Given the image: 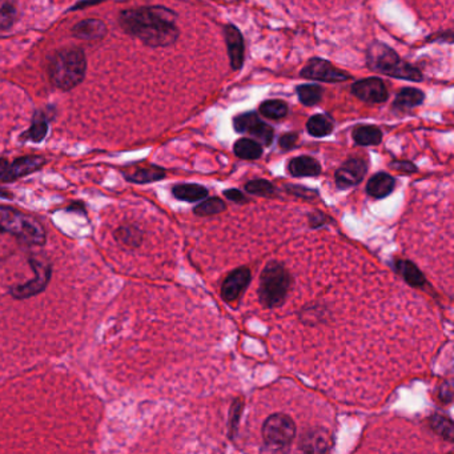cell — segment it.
<instances>
[{
  "instance_id": "37",
  "label": "cell",
  "mask_w": 454,
  "mask_h": 454,
  "mask_svg": "<svg viewBox=\"0 0 454 454\" xmlns=\"http://www.w3.org/2000/svg\"><path fill=\"white\" fill-rule=\"evenodd\" d=\"M297 140H299V135H297V134L289 132V134H286V135H283L280 137V140H279V146H280L281 150L289 151V150H292V148L297 144Z\"/></svg>"
},
{
  "instance_id": "31",
  "label": "cell",
  "mask_w": 454,
  "mask_h": 454,
  "mask_svg": "<svg viewBox=\"0 0 454 454\" xmlns=\"http://www.w3.org/2000/svg\"><path fill=\"white\" fill-rule=\"evenodd\" d=\"M227 209V205L222 199L220 198H211L204 200L195 208V215L198 216H213L220 212H224Z\"/></svg>"
},
{
  "instance_id": "19",
  "label": "cell",
  "mask_w": 454,
  "mask_h": 454,
  "mask_svg": "<svg viewBox=\"0 0 454 454\" xmlns=\"http://www.w3.org/2000/svg\"><path fill=\"white\" fill-rule=\"evenodd\" d=\"M425 101V94L417 89V88H412V87H406L403 88L397 95L396 99L393 101V108L397 111H410L416 107L421 105Z\"/></svg>"
},
{
  "instance_id": "41",
  "label": "cell",
  "mask_w": 454,
  "mask_h": 454,
  "mask_svg": "<svg viewBox=\"0 0 454 454\" xmlns=\"http://www.w3.org/2000/svg\"><path fill=\"white\" fill-rule=\"evenodd\" d=\"M326 222V216L321 212H315L309 216V224L312 228H319L321 225H324Z\"/></svg>"
},
{
  "instance_id": "21",
  "label": "cell",
  "mask_w": 454,
  "mask_h": 454,
  "mask_svg": "<svg viewBox=\"0 0 454 454\" xmlns=\"http://www.w3.org/2000/svg\"><path fill=\"white\" fill-rule=\"evenodd\" d=\"M172 195L182 202H195L208 196V189L199 184H177L172 188Z\"/></svg>"
},
{
  "instance_id": "9",
  "label": "cell",
  "mask_w": 454,
  "mask_h": 454,
  "mask_svg": "<svg viewBox=\"0 0 454 454\" xmlns=\"http://www.w3.org/2000/svg\"><path fill=\"white\" fill-rule=\"evenodd\" d=\"M300 76L311 80H317L324 83H342L351 79V75L335 67L331 62L313 58L302 69Z\"/></svg>"
},
{
  "instance_id": "35",
  "label": "cell",
  "mask_w": 454,
  "mask_h": 454,
  "mask_svg": "<svg viewBox=\"0 0 454 454\" xmlns=\"http://www.w3.org/2000/svg\"><path fill=\"white\" fill-rule=\"evenodd\" d=\"M286 191L290 195L304 198V199H313L315 196H317L316 191H312V189L304 188V186H299V185H286Z\"/></svg>"
},
{
  "instance_id": "28",
  "label": "cell",
  "mask_w": 454,
  "mask_h": 454,
  "mask_svg": "<svg viewBox=\"0 0 454 454\" xmlns=\"http://www.w3.org/2000/svg\"><path fill=\"white\" fill-rule=\"evenodd\" d=\"M296 92L304 105L313 107L322 99L324 88L317 85H302L296 88Z\"/></svg>"
},
{
  "instance_id": "24",
  "label": "cell",
  "mask_w": 454,
  "mask_h": 454,
  "mask_svg": "<svg viewBox=\"0 0 454 454\" xmlns=\"http://www.w3.org/2000/svg\"><path fill=\"white\" fill-rule=\"evenodd\" d=\"M234 151L236 156L243 160H257L263 155V147L259 141L244 137L236 141Z\"/></svg>"
},
{
  "instance_id": "18",
  "label": "cell",
  "mask_w": 454,
  "mask_h": 454,
  "mask_svg": "<svg viewBox=\"0 0 454 454\" xmlns=\"http://www.w3.org/2000/svg\"><path fill=\"white\" fill-rule=\"evenodd\" d=\"M288 168L295 177H312L321 173L319 161L311 156H299L292 159Z\"/></svg>"
},
{
  "instance_id": "8",
  "label": "cell",
  "mask_w": 454,
  "mask_h": 454,
  "mask_svg": "<svg viewBox=\"0 0 454 454\" xmlns=\"http://www.w3.org/2000/svg\"><path fill=\"white\" fill-rule=\"evenodd\" d=\"M46 164L43 156H23L17 157L12 163H8L6 159H0V180L12 182L27 175H31L42 168Z\"/></svg>"
},
{
  "instance_id": "42",
  "label": "cell",
  "mask_w": 454,
  "mask_h": 454,
  "mask_svg": "<svg viewBox=\"0 0 454 454\" xmlns=\"http://www.w3.org/2000/svg\"><path fill=\"white\" fill-rule=\"evenodd\" d=\"M101 1H103V0H88V3L85 1V3H80V4H78V6H75L72 10H76V8H83V7H85V6H91V4H96V3H101Z\"/></svg>"
},
{
  "instance_id": "22",
  "label": "cell",
  "mask_w": 454,
  "mask_h": 454,
  "mask_svg": "<svg viewBox=\"0 0 454 454\" xmlns=\"http://www.w3.org/2000/svg\"><path fill=\"white\" fill-rule=\"evenodd\" d=\"M356 144L368 147L378 146L383 141V131L376 125H358L352 132Z\"/></svg>"
},
{
  "instance_id": "39",
  "label": "cell",
  "mask_w": 454,
  "mask_h": 454,
  "mask_svg": "<svg viewBox=\"0 0 454 454\" xmlns=\"http://www.w3.org/2000/svg\"><path fill=\"white\" fill-rule=\"evenodd\" d=\"M390 167L396 171L404 172V173H416L417 172V167L412 161H406V160L393 161V163H390Z\"/></svg>"
},
{
  "instance_id": "2",
  "label": "cell",
  "mask_w": 454,
  "mask_h": 454,
  "mask_svg": "<svg viewBox=\"0 0 454 454\" xmlns=\"http://www.w3.org/2000/svg\"><path fill=\"white\" fill-rule=\"evenodd\" d=\"M87 72L85 51L67 47L56 51L49 60L47 73L51 85L62 91H71L80 85Z\"/></svg>"
},
{
  "instance_id": "29",
  "label": "cell",
  "mask_w": 454,
  "mask_h": 454,
  "mask_svg": "<svg viewBox=\"0 0 454 454\" xmlns=\"http://www.w3.org/2000/svg\"><path fill=\"white\" fill-rule=\"evenodd\" d=\"M429 424H430V428L439 435L441 437L453 442L454 439V426L453 422L451 419L448 417H444L441 414H433L430 419H429Z\"/></svg>"
},
{
  "instance_id": "36",
  "label": "cell",
  "mask_w": 454,
  "mask_h": 454,
  "mask_svg": "<svg viewBox=\"0 0 454 454\" xmlns=\"http://www.w3.org/2000/svg\"><path fill=\"white\" fill-rule=\"evenodd\" d=\"M324 316H325V311L320 305H315L312 308L304 309V312L302 313V320L304 322H306L308 319L313 317V319H316V322H319L320 320H324Z\"/></svg>"
},
{
  "instance_id": "4",
  "label": "cell",
  "mask_w": 454,
  "mask_h": 454,
  "mask_svg": "<svg viewBox=\"0 0 454 454\" xmlns=\"http://www.w3.org/2000/svg\"><path fill=\"white\" fill-rule=\"evenodd\" d=\"M292 286V276L286 265L270 261L261 273L259 286V300L264 308H277L286 303Z\"/></svg>"
},
{
  "instance_id": "27",
  "label": "cell",
  "mask_w": 454,
  "mask_h": 454,
  "mask_svg": "<svg viewBox=\"0 0 454 454\" xmlns=\"http://www.w3.org/2000/svg\"><path fill=\"white\" fill-rule=\"evenodd\" d=\"M49 121L50 119L47 118L44 112H36L33 119V124L23 135V139H28L34 143H40L49 134Z\"/></svg>"
},
{
  "instance_id": "23",
  "label": "cell",
  "mask_w": 454,
  "mask_h": 454,
  "mask_svg": "<svg viewBox=\"0 0 454 454\" xmlns=\"http://www.w3.org/2000/svg\"><path fill=\"white\" fill-rule=\"evenodd\" d=\"M396 270L397 272L404 277L405 281L409 286H414V288H422L426 284V279L412 261L408 260H399L396 263Z\"/></svg>"
},
{
  "instance_id": "3",
  "label": "cell",
  "mask_w": 454,
  "mask_h": 454,
  "mask_svg": "<svg viewBox=\"0 0 454 454\" xmlns=\"http://www.w3.org/2000/svg\"><path fill=\"white\" fill-rule=\"evenodd\" d=\"M368 67L377 73L387 75L397 79H404L410 82H422L424 76L419 68L413 67L397 55V52L390 49L385 43L374 42L370 44L367 56Z\"/></svg>"
},
{
  "instance_id": "1",
  "label": "cell",
  "mask_w": 454,
  "mask_h": 454,
  "mask_svg": "<svg viewBox=\"0 0 454 454\" xmlns=\"http://www.w3.org/2000/svg\"><path fill=\"white\" fill-rule=\"evenodd\" d=\"M176 14L161 6L124 10L119 14L120 27L150 47H169L179 39Z\"/></svg>"
},
{
  "instance_id": "14",
  "label": "cell",
  "mask_w": 454,
  "mask_h": 454,
  "mask_svg": "<svg viewBox=\"0 0 454 454\" xmlns=\"http://www.w3.org/2000/svg\"><path fill=\"white\" fill-rule=\"evenodd\" d=\"M251 283V270L245 267L231 272L221 286V297L232 303L236 302Z\"/></svg>"
},
{
  "instance_id": "38",
  "label": "cell",
  "mask_w": 454,
  "mask_h": 454,
  "mask_svg": "<svg viewBox=\"0 0 454 454\" xmlns=\"http://www.w3.org/2000/svg\"><path fill=\"white\" fill-rule=\"evenodd\" d=\"M439 399L442 403L449 404L453 400V384L452 381H445L439 389Z\"/></svg>"
},
{
  "instance_id": "15",
  "label": "cell",
  "mask_w": 454,
  "mask_h": 454,
  "mask_svg": "<svg viewBox=\"0 0 454 454\" xmlns=\"http://www.w3.org/2000/svg\"><path fill=\"white\" fill-rule=\"evenodd\" d=\"M224 36L227 43V51L229 56V64L232 69H240L244 64V37L240 30L234 24H227L224 27Z\"/></svg>"
},
{
  "instance_id": "26",
  "label": "cell",
  "mask_w": 454,
  "mask_h": 454,
  "mask_svg": "<svg viewBox=\"0 0 454 454\" xmlns=\"http://www.w3.org/2000/svg\"><path fill=\"white\" fill-rule=\"evenodd\" d=\"M19 15L15 0H0V33L8 31L17 23Z\"/></svg>"
},
{
  "instance_id": "10",
  "label": "cell",
  "mask_w": 454,
  "mask_h": 454,
  "mask_svg": "<svg viewBox=\"0 0 454 454\" xmlns=\"http://www.w3.org/2000/svg\"><path fill=\"white\" fill-rule=\"evenodd\" d=\"M234 127L238 134H250L264 146H270L274 136V131L265 121L260 120L257 114L245 112L234 119Z\"/></svg>"
},
{
  "instance_id": "32",
  "label": "cell",
  "mask_w": 454,
  "mask_h": 454,
  "mask_svg": "<svg viewBox=\"0 0 454 454\" xmlns=\"http://www.w3.org/2000/svg\"><path fill=\"white\" fill-rule=\"evenodd\" d=\"M115 237L118 238L119 241L130 245V247H137L141 243V232L139 228L132 227V225H127V227H121L119 228L118 231L115 232Z\"/></svg>"
},
{
  "instance_id": "5",
  "label": "cell",
  "mask_w": 454,
  "mask_h": 454,
  "mask_svg": "<svg viewBox=\"0 0 454 454\" xmlns=\"http://www.w3.org/2000/svg\"><path fill=\"white\" fill-rule=\"evenodd\" d=\"M0 232L15 236L33 245L46 243V231L37 220L10 208L0 207Z\"/></svg>"
},
{
  "instance_id": "34",
  "label": "cell",
  "mask_w": 454,
  "mask_h": 454,
  "mask_svg": "<svg viewBox=\"0 0 454 454\" xmlns=\"http://www.w3.org/2000/svg\"><path fill=\"white\" fill-rule=\"evenodd\" d=\"M243 409H244V401L241 399L235 400L229 409V424H228L229 425V438H235L238 422L243 414Z\"/></svg>"
},
{
  "instance_id": "30",
  "label": "cell",
  "mask_w": 454,
  "mask_h": 454,
  "mask_svg": "<svg viewBox=\"0 0 454 454\" xmlns=\"http://www.w3.org/2000/svg\"><path fill=\"white\" fill-rule=\"evenodd\" d=\"M260 112L264 118L280 120L288 115V104L283 101H264L260 104Z\"/></svg>"
},
{
  "instance_id": "33",
  "label": "cell",
  "mask_w": 454,
  "mask_h": 454,
  "mask_svg": "<svg viewBox=\"0 0 454 454\" xmlns=\"http://www.w3.org/2000/svg\"><path fill=\"white\" fill-rule=\"evenodd\" d=\"M245 189H247V192L256 195V196L272 198V196L276 195V188L273 186V184L270 183L268 180H263V179L248 182L245 184Z\"/></svg>"
},
{
  "instance_id": "6",
  "label": "cell",
  "mask_w": 454,
  "mask_h": 454,
  "mask_svg": "<svg viewBox=\"0 0 454 454\" xmlns=\"http://www.w3.org/2000/svg\"><path fill=\"white\" fill-rule=\"evenodd\" d=\"M296 436V424L293 420L283 414H272L263 425V437L272 448L289 446Z\"/></svg>"
},
{
  "instance_id": "11",
  "label": "cell",
  "mask_w": 454,
  "mask_h": 454,
  "mask_svg": "<svg viewBox=\"0 0 454 454\" xmlns=\"http://www.w3.org/2000/svg\"><path fill=\"white\" fill-rule=\"evenodd\" d=\"M352 94L368 104H381L389 98L387 85L378 78L358 80L352 85Z\"/></svg>"
},
{
  "instance_id": "13",
  "label": "cell",
  "mask_w": 454,
  "mask_h": 454,
  "mask_svg": "<svg viewBox=\"0 0 454 454\" xmlns=\"http://www.w3.org/2000/svg\"><path fill=\"white\" fill-rule=\"evenodd\" d=\"M299 446L305 453H326L333 446V436L328 429L313 428L304 433Z\"/></svg>"
},
{
  "instance_id": "25",
  "label": "cell",
  "mask_w": 454,
  "mask_h": 454,
  "mask_svg": "<svg viewBox=\"0 0 454 454\" xmlns=\"http://www.w3.org/2000/svg\"><path fill=\"white\" fill-rule=\"evenodd\" d=\"M333 127H335L333 120L322 114L311 116L306 123L308 134L313 137H324V136L331 135L333 131Z\"/></svg>"
},
{
  "instance_id": "16",
  "label": "cell",
  "mask_w": 454,
  "mask_h": 454,
  "mask_svg": "<svg viewBox=\"0 0 454 454\" xmlns=\"http://www.w3.org/2000/svg\"><path fill=\"white\" fill-rule=\"evenodd\" d=\"M72 34L82 40L96 42L107 35V27L99 19H85L72 27Z\"/></svg>"
},
{
  "instance_id": "20",
  "label": "cell",
  "mask_w": 454,
  "mask_h": 454,
  "mask_svg": "<svg viewBox=\"0 0 454 454\" xmlns=\"http://www.w3.org/2000/svg\"><path fill=\"white\" fill-rule=\"evenodd\" d=\"M124 176L131 183L148 184V183L163 180L166 177V171L157 166H148V167L132 169L130 172H124Z\"/></svg>"
},
{
  "instance_id": "17",
  "label": "cell",
  "mask_w": 454,
  "mask_h": 454,
  "mask_svg": "<svg viewBox=\"0 0 454 454\" xmlns=\"http://www.w3.org/2000/svg\"><path fill=\"white\" fill-rule=\"evenodd\" d=\"M396 179L387 172H378L373 175L367 185V192L374 199H384L394 189Z\"/></svg>"
},
{
  "instance_id": "40",
  "label": "cell",
  "mask_w": 454,
  "mask_h": 454,
  "mask_svg": "<svg viewBox=\"0 0 454 454\" xmlns=\"http://www.w3.org/2000/svg\"><path fill=\"white\" fill-rule=\"evenodd\" d=\"M224 196L227 198V199H229L231 202H238V204H244V202H248L250 200L244 196V193L241 192V191H238V189H227V191H224Z\"/></svg>"
},
{
  "instance_id": "12",
  "label": "cell",
  "mask_w": 454,
  "mask_h": 454,
  "mask_svg": "<svg viewBox=\"0 0 454 454\" xmlns=\"http://www.w3.org/2000/svg\"><path fill=\"white\" fill-rule=\"evenodd\" d=\"M368 172V164L363 159L347 160L336 172V185L340 189H347L360 184Z\"/></svg>"
},
{
  "instance_id": "7",
  "label": "cell",
  "mask_w": 454,
  "mask_h": 454,
  "mask_svg": "<svg viewBox=\"0 0 454 454\" xmlns=\"http://www.w3.org/2000/svg\"><path fill=\"white\" fill-rule=\"evenodd\" d=\"M30 265L34 270L35 279L27 281L26 284L12 286L10 290L11 296L17 300H26V299H30L33 296L39 295L40 292H43L47 288L50 283L51 276H52L50 263L31 259Z\"/></svg>"
}]
</instances>
